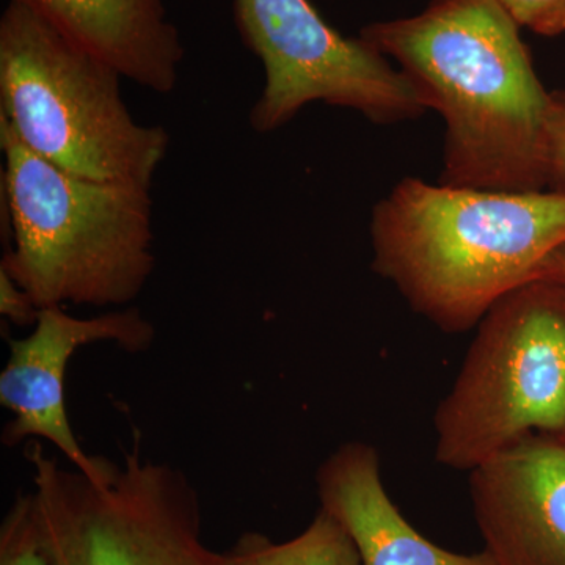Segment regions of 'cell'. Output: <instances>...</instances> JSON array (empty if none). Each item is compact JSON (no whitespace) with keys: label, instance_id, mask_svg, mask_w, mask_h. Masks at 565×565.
<instances>
[{"label":"cell","instance_id":"cell-1","mask_svg":"<svg viewBox=\"0 0 565 565\" xmlns=\"http://www.w3.org/2000/svg\"><path fill=\"white\" fill-rule=\"evenodd\" d=\"M519 24L497 0H430L422 13L373 22L360 36L399 65L445 121L440 184L552 191L550 93Z\"/></svg>","mask_w":565,"mask_h":565},{"label":"cell","instance_id":"cell-2","mask_svg":"<svg viewBox=\"0 0 565 565\" xmlns=\"http://www.w3.org/2000/svg\"><path fill=\"white\" fill-rule=\"evenodd\" d=\"M373 270L446 333L478 326L565 245V191L504 192L407 177L375 204Z\"/></svg>","mask_w":565,"mask_h":565},{"label":"cell","instance_id":"cell-3","mask_svg":"<svg viewBox=\"0 0 565 565\" xmlns=\"http://www.w3.org/2000/svg\"><path fill=\"white\" fill-rule=\"evenodd\" d=\"M0 145L11 236L0 269L40 310L134 302L156 267L151 188L65 172L3 122Z\"/></svg>","mask_w":565,"mask_h":565},{"label":"cell","instance_id":"cell-4","mask_svg":"<svg viewBox=\"0 0 565 565\" xmlns=\"http://www.w3.org/2000/svg\"><path fill=\"white\" fill-rule=\"evenodd\" d=\"M122 79L31 7L9 0L0 18V122L25 150L77 177L151 188L170 136L134 118Z\"/></svg>","mask_w":565,"mask_h":565},{"label":"cell","instance_id":"cell-5","mask_svg":"<svg viewBox=\"0 0 565 565\" xmlns=\"http://www.w3.org/2000/svg\"><path fill=\"white\" fill-rule=\"evenodd\" d=\"M435 459L475 470L527 435L565 441V289L534 280L478 323L434 416Z\"/></svg>","mask_w":565,"mask_h":565},{"label":"cell","instance_id":"cell-6","mask_svg":"<svg viewBox=\"0 0 565 565\" xmlns=\"http://www.w3.org/2000/svg\"><path fill=\"white\" fill-rule=\"evenodd\" d=\"M24 456L51 565H233L203 541L191 479L148 459L139 437L121 462L103 456L98 478L63 468L39 441Z\"/></svg>","mask_w":565,"mask_h":565},{"label":"cell","instance_id":"cell-7","mask_svg":"<svg viewBox=\"0 0 565 565\" xmlns=\"http://www.w3.org/2000/svg\"><path fill=\"white\" fill-rule=\"evenodd\" d=\"M234 20L264 68L250 111L256 132L277 131L313 103L356 111L374 125L429 110L403 71L362 36L334 31L310 0H234Z\"/></svg>","mask_w":565,"mask_h":565},{"label":"cell","instance_id":"cell-8","mask_svg":"<svg viewBox=\"0 0 565 565\" xmlns=\"http://www.w3.org/2000/svg\"><path fill=\"white\" fill-rule=\"evenodd\" d=\"M154 326L137 308H121L92 318L66 313L65 307L40 310L32 333L10 340V355L0 373V405L11 414L2 444L44 440L88 478L102 473L103 456L87 455L70 423L65 377L74 353L85 345L110 343L128 353L147 352Z\"/></svg>","mask_w":565,"mask_h":565},{"label":"cell","instance_id":"cell-9","mask_svg":"<svg viewBox=\"0 0 565 565\" xmlns=\"http://www.w3.org/2000/svg\"><path fill=\"white\" fill-rule=\"evenodd\" d=\"M470 497L494 565H565V441L527 435L470 471Z\"/></svg>","mask_w":565,"mask_h":565},{"label":"cell","instance_id":"cell-10","mask_svg":"<svg viewBox=\"0 0 565 565\" xmlns=\"http://www.w3.org/2000/svg\"><path fill=\"white\" fill-rule=\"evenodd\" d=\"M316 484L321 509L351 535L363 565H494L484 550L462 555L419 534L386 492L374 446L341 445L318 468Z\"/></svg>","mask_w":565,"mask_h":565},{"label":"cell","instance_id":"cell-11","mask_svg":"<svg viewBox=\"0 0 565 565\" xmlns=\"http://www.w3.org/2000/svg\"><path fill=\"white\" fill-rule=\"evenodd\" d=\"M68 39L161 95L174 90L184 58L163 0H18Z\"/></svg>","mask_w":565,"mask_h":565},{"label":"cell","instance_id":"cell-12","mask_svg":"<svg viewBox=\"0 0 565 565\" xmlns=\"http://www.w3.org/2000/svg\"><path fill=\"white\" fill-rule=\"evenodd\" d=\"M228 555L233 565H363L351 535L323 509L291 541L275 544L266 535L247 533Z\"/></svg>","mask_w":565,"mask_h":565},{"label":"cell","instance_id":"cell-13","mask_svg":"<svg viewBox=\"0 0 565 565\" xmlns=\"http://www.w3.org/2000/svg\"><path fill=\"white\" fill-rule=\"evenodd\" d=\"M0 565H51L44 553L33 493H18L0 527Z\"/></svg>","mask_w":565,"mask_h":565},{"label":"cell","instance_id":"cell-14","mask_svg":"<svg viewBox=\"0 0 565 565\" xmlns=\"http://www.w3.org/2000/svg\"><path fill=\"white\" fill-rule=\"evenodd\" d=\"M505 13L530 31L544 36L565 32V0H497Z\"/></svg>","mask_w":565,"mask_h":565},{"label":"cell","instance_id":"cell-15","mask_svg":"<svg viewBox=\"0 0 565 565\" xmlns=\"http://www.w3.org/2000/svg\"><path fill=\"white\" fill-rule=\"evenodd\" d=\"M546 148L552 191H565V90L550 93Z\"/></svg>","mask_w":565,"mask_h":565},{"label":"cell","instance_id":"cell-16","mask_svg":"<svg viewBox=\"0 0 565 565\" xmlns=\"http://www.w3.org/2000/svg\"><path fill=\"white\" fill-rule=\"evenodd\" d=\"M0 315L18 327H33L40 316V308L33 302L6 270L0 269Z\"/></svg>","mask_w":565,"mask_h":565},{"label":"cell","instance_id":"cell-17","mask_svg":"<svg viewBox=\"0 0 565 565\" xmlns=\"http://www.w3.org/2000/svg\"><path fill=\"white\" fill-rule=\"evenodd\" d=\"M537 280L556 282L565 289V245L553 253L552 258L546 262L544 269Z\"/></svg>","mask_w":565,"mask_h":565}]
</instances>
